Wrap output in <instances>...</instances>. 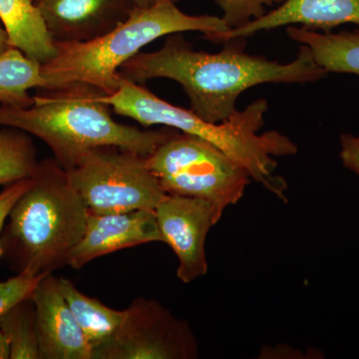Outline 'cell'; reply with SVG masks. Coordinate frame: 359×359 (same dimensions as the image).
<instances>
[{
  "mask_svg": "<svg viewBox=\"0 0 359 359\" xmlns=\"http://www.w3.org/2000/svg\"><path fill=\"white\" fill-rule=\"evenodd\" d=\"M0 359H11V346L8 339L0 330Z\"/></svg>",
  "mask_w": 359,
  "mask_h": 359,
  "instance_id": "cb8c5ba5",
  "label": "cell"
},
{
  "mask_svg": "<svg viewBox=\"0 0 359 359\" xmlns=\"http://www.w3.org/2000/svg\"><path fill=\"white\" fill-rule=\"evenodd\" d=\"M39 165L29 134L13 127L0 130V186L30 178Z\"/></svg>",
  "mask_w": 359,
  "mask_h": 359,
  "instance_id": "ac0fdd59",
  "label": "cell"
},
{
  "mask_svg": "<svg viewBox=\"0 0 359 359\" xmlns=\"http://www.w3.org/2000/svg\"><path fill=\"white\" fill-rule=\"evenodd\" d=\"M41 65L11 47L0 55V106L27 108L33 97L28 91L44 87Z\"/></svg>",
  "mask_w": 359,
  "mask_h": 359,
  "instance_id": "e0dca14e",
  "label": "cell"
},
{
  "mask_svg": "<svg viewBox=\"0 0 359 359\" xmlns=\"http://www.w3.org/2000/svg\"><path fill=\"white\" fill-rule=\"evenodd\" d=\"M155 214L163 243L178 257L180 280L191 283L207 275L205 240L219 221L214 207L198 198L167 195Z\"/></svg>",
  "mask_w": 359,
  "mask_h": 359,
  "instance_id": "9c48e42d",
  "label": "cell"
},
{
  "mask_svg": "<svg viewBox=\"0 0 359 359\" xmlns=\"http://www.w3.org/2000/svg\"><path fill=\"white\" fill-rule=\"evenodd\" d=\"M40 359H92L86 337L53 273L40 280L32 295Z\"/></svg>",
  "mask_w": 359,
  "mask_h": 359,
  "instance_id": "30bf717a",
  "label": "cell"
},
{
  "mask_svg": "<svg viewBox=\"0 0 359 359\" xmlns=\"http://www.w3.org/2000/svg\"><path fill=\"white\" fill-rule=\"evenodd\" d=\"M33 2H34V4H36L37 1H39V0H32Z\"/></svg>",
  "mask_w": 359,
  "mask_h": 359,
  "instance_id": "4316f807",
  "label": "cell"
},
{
  "mask_svg": "<svg viewBox=\"0 0 359 359\" xmlns=\"http://www.w3.org/2000/svg\"><path fill=\"white\" fill-rule=\"evenodd\" d=\"M290 39L308 47L311 55L327 73L359 77V32H318L304 26H287Z\"/></svg>",
  "mask_w": 359,
  "mask_h": 359,
  "instance_id": "9a60e30c",
  "label": "cell"
},
{
  "mask_svg": "<svg viewBox=\"0 0 359 359\" xmlns=\"http://www.w3.org/2000/svg\"><path fill=\"white\" fill-rule=\"evenodd\" d=\"M59 285L93 355L94 351L107 344L121 327L125 309H111L96 297L82 294L67 278H59Z\"/></svg>",
  "mask_w": 359,
  "mask_h": 359,
  "instance_id": "2e32d148",
  "label": "cell"
},
{
  "mask_svg": "<svg viewBox=\"0 0 359 359\" xmlns=\"http://www.w3.org/2000/svg\"><path fill=\"white\" fill-rule=\"evenodd\" d=\"M101 99L117 114L144 127L162 125L209 142L244 167L252 180L280 200L287 201V184L276 174V158L297 154V146L278 131L259 133L269 109L266 99L255 101L221 123L205 121L192 110L167 102L121 75L117 91L104 94Z\"/></svg>",
  "mask_w": 359,
  "mask_h": 359,
  "instance_id": "7a4b0ae2",
  "label": "cell"
},
{
  "mask_svg": "<svg viewBox=\"0 0 359 359\" xmlns=\"http://www.w3.org/2000/svg\"><path fill=\"white\" fill-rule=\"evenodd\" d=\"M285 0H216L229 29L243 27L266 13V7L283 4Z\"/></svg>",
  "mask_w": 359,
  "mask_h": 359,
  "instance_id": "ffe728a7",
  "label": "cell"
},
{
  "mask_svg": "<svg viewBox=\"0 0 359 359\" xmlns=\"http://www.w3.org/2000/svg\"><path fill=\"white\" fill-rule=\"evenodd\" d=\"M11 45H9L8 37H7V33L6 29H4V26L0 23V55L4 54V52L8 50L11 48Z\"/></svg>",
  "mask_w": 359,
  "mask_h": 359,
  "instance_id": "d4e9b609",
  "label": "cell"
},
{
  "mask_svg": "<svg viewBox=\"0 0 359 359\" xmlns=\"http://www.w3.org/2000/svg\"><path fill=\"white\" fill-rule=\"evenodd\" d=\"M40 90L30 107L0 106V126L22 130L43 141L65 171L103 146H117L148 157L179 132L140 129L116 121L109 105L101 99L105 93L92 85L71 83Z\"/></svg>",
  "mask_w": 359,
  "mask_h": 359,
  "instance_id": "3957f363",
  "label": "cell"
},
{
  "mask_svg": "<svg viewBox=\"0 0 359 359\" xmlns=\"http://www.w3.org/2000/svg\"><path fill=\"white\" fill-rule=\"evenodd\" d=\"M66 172L92 214L155 211L167 196L147 157L117 146L93 149Z\"/></svg>",
  "mask_w": 359,
  "mask_h": 359,
  "instance_id": "52a82bcc",
  "label": "cell"
},
{
  "mask_svg": "<svg viewBox=\"0 0 359 359\" xmlns=\"http://www.w3.org/2000/svg\"><path fill=\"white\" fill-rule=\"evenodd\" d=\"M32 179L26 178L6 186V188L0 192V238H1L2 231L6 226L7 219H8L9 212L16 201L20 199L21 196L25 193V191L32 185ZM2 259L1 242H0V261Z\"/></svg>",
  "mask_w": 359,
  "mask_h": 359,
  "instance_id": "7402d4cb",
  "label": "cell"
},
{
  "mask_svg": "<svg viewBox=\"0 0 359 359\" xmlns=\"http://www.w3.org/2000/svg\"><path fill=\"white\" fill-rule=\"evenodd\" d=\"M339 143V157L342 164L359 177V135L342 134Z\"/></svg>",
  "mask_w": 359,
  "mask_h": 359,
  "instance_id": "603a6c76",
  "label": "cell"
},
{
  "mask_svg": "<svg viewBox=\"0 0 359 359\" xmlns=\"http://www.w3.org/2000/svg\"><path fill=\"white\" fill-rule=\"evenodd\" d=\"M43 276H32L18 273L6 282H0V316L9 309L13 308L14 304L32 297L35 287Z\"/></svg>",
  "mask_w": 359,
  "mask_h": 359,
  "instance_id": "44dd1931",
  "label": "cell"
},
{
  "mask_svg": "<svg viewBox=\"0 0 359 359\" xmlns=\"http://www.w3.org/2000/svg\"><path fill=\"white\" fill-rule=\"evenodd\" d=\"M40 13L56 42H87L107 34L128 18L130 0H39Z\"/></svg>",
  "mask_w": 359,
  "mask_h": 359,
  "instance_id": "7c38bea8",
  "label": "cell"
},
{
  "mask_svg": "<svg viewBox=\"0 0 359 359\" xmlns=\"http://www.w3.org/2000/svg\"><path fill=\"white\" fill-rule=\"evenodd\" d=\"M176 4L158 0L150 6H135L114 29L91 41H55L57 54L41 65L42 89L85 83L109 95L117 91L121 66L156 39L186 32H202L210 39L230 30L219 16L190 15Z\"/></svg>",
  "mask_w": 359,
  "mask_h": 359,
  "instance_id": "5b68a950",
  "label": "cell"
},
{
  "mask_svg": "<svg viewBox=\"0 0 359 359\" xmlns=\"http://www.w3.org/2000/svg\"><path fill=\"white\" fill-rule=\"evenodd\" d=\"M135 6L146 7L152 6L158 0H130ZM175 2H178L180 0H174Z\"/></svg>",
  "mask_w": 359,
  "mask_h": 359,
  "instance_id": "484cf974",
  "label": "cell"
},
{
  "mask_svg": "<svg viewBox=\"0 0 359 359\" xmlns=\"http://www.w3.org/2000/svg\"><path fill=\"white\" fill-rule=\"evenodd\" d=\"M344 25H359V0H285L273 11L243 27L215 35L210 41L224 43L283 26L299 25L313 30H330Z\"/></svg>",
  "mask_w": 359,
  "mask_h": 359,
  "instance_id": "4fadbf2b",
  "label": "cell"
},
{
  "mask_svg": "<svg viewBox=\"0 0 359 359\" xmlns=\"http://www.w3.org/2000/svg\"><path fill=\"white\" fill-rule=\"evenodd\" d=\"M0 330L8 339L11 359H40L32 297L18 302L0 316Z\"/></svg>",
  "mask_w": 359,
  "mask_h": 359,
  "instance_id": "d6986e66",
  "label": "cell"
},
{
  "mask_svg": "<svg viewBox=\"0 0 359 359\" xmlns=\"http://www.w3.org/2000/svg\"><path fill=\"white\" fill-rule=\"evenodd\" d=\"M163 243L155 211L139 210L115 214H92L79 244L71 252L68 266L83 268L93 259L137 245Z\"/></svg>",
  "mask_w": 359,
  "mask_h": 359,
  "instance_id": "8fae6325",
  "label": "cell"
},
{
  "mask_svg": "<svg viewBox=\"0 0 359 359\" xmlns=\"http://www.w3.org/2000/svg\"><path fill=\"white\" fill-rule=\"evenodd\" d=\"M147 164L167 195L207 201L221 219L249 185L244 167L209 142L177 132L147 157Z\"/></svg>",
  "mask_w": 359,
  "mask_h": 359,
  "instance_id": "8992f818",
  "label": "cell"
},
{
  "mask_svg": "<svg viewBox=\"0 0 359 359\" xmlns=\"http://www.w3.org/2000/svg\"><path fill=\"white\" fill-rule=\"evenodd\" d=\"M245 39L224 42L217 53L197 51L182 33L168 35L159 50L140 53L121 66L119 74L137 84L154 78L178 82L190 101V110L205 121L221 123L235 114L238 97L266 83H311L328 73L301 45L292 62L278 63L245 52Z\"/></svg>",
  "mask_w": 359,
  "mask_h": 359,
  "instance_id": "6da1fadb",
  "label": "cell"
},
{
  "mask_svg": "<svg viewBox=\"0 0 359 359\" xmlns=\"http://www.w3.org/2000/svg\"><path fill=\"white\" fill-rule=\"evenodd\" d=\"M0 21L9 45L28 58L42 65L55 57V41L32 0H0Z\"/></svg>",
  "mask_w": 359,
  "mask_h": 359,
  "instance_id": "5bb4252c",
  "label": "cell"
},
{
  "mask_svg": "<svg viewBox=\"0 0 359 359\" xmlns=\"http://www.w3.org/2000/svg\"><path fill=\"white\" fill-rule=\"evenodd\" d=\"M2 231V259L16 275L40 276L68 266L89 211L54 158L40 161Z\"/></svg>",
  "mask_w": 359,
  "mask_h": 359,
  "instance_id": "277c9868",
  "label": "cell"
},
{
  "mask_svg": "<svg viewBox=\"0 0 359 359\" xmlns=\"http://www.w3.org/2000/svg\"><path fill=\"white\" fill-rule=\"evenodd\" d=\"M199 347L190 325L155 299L140 297L125 309L121 327L92 359H194Z\"/></svg>",
  "mask_w": 359,
  "mask_h": 359,
  "instance_id": "ba28073f",
  "label": "cell"
}]
</instances>
